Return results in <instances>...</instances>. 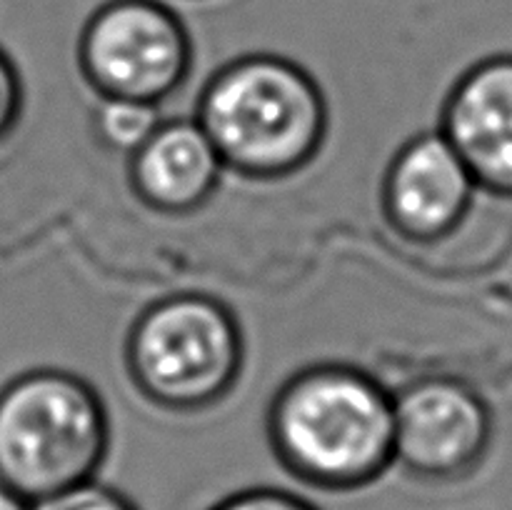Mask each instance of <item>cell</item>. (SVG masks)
Returning a JSON list of instances; mask_svg holds the SVG:
<instances>
[{
    "label": "cell",
    "mask_w": 512,
    "mask_h": 510,
    "mask_svg": "<svg viewBox=\"0 0 512 510\" xmlns=\"http://www.w3.org/2000/svg\"><path fill=\"white\" fill-rule=\"evenodd\" d=\"M265 435L300 485L358 493L395 468V395L358 365H305L270 398Z\"/></svg>",
    "instance_id": "cell-1"
},
{
    "label": "cell",
    "mask_w": 512,
    "mask_h": 510,
    "mask_svg": "<svg viewBox=\"0 0 512 510\" xmlns=\"http://www.w3.org/2000/svg\"><path fill=\"white\" fill-rule=\"evenodd\" d=\"M195 120L225 170L273 183L308 168L328 140V100L300 63L278 53L238 55L220 65L195 103Z\"/></svg>",
    "instance_id": "cell-2"
},
{
    "label": "cell",
    "mask_w": 512,
    "mask_h": 510,
    "mask_svg": "<svg viewBox=\"0 0 512 510\" xmlns=\"http://www.w3.org/2000/svg\"><path fill=\"white\" fill-rule=\"evenodd\" d=\"M110 415L83 375L33 370L0 393V483L28 503L98 478Z\"/></svg>",
    "instance_id": "cell-3"
},
{
    "label": "cell",
    "mask_w": 512,
    "mask_h": 510,
    "mask_svg": "<svg viewBox=\"0 0 512 510\" xmlns=\"http://www.w3.org/2000/svg\"><path fill=\"white\" fill-rule=\"evenodd\" d=\"M123 360L133 388L153 408L203 413L223 403L243 378L245 335L228 303L183 290L135 315Z\"/></svg>",
    "instance_id": "cell-4"
},
{
    "label": "cell",
    "mask_w": 512,
    "mask_h": 510,
    "mask_svg": "<svg viewBox=\"0 0 512 510\" xmlns=\"http://www.w3.org/2000/svg\"><path fill=\"white\" fill-rule=\"evenodd\" d=\"M193 38L163 0H105L78 35V68L98 98L163 105L193 73Z\"/></svg>",
    "instance_id": "cell-5"
},
{
    "label": "cell",
    "mask_w": 512,
    "mask_h": 510,
    "mask_svg": "<svg viewBox=\"0 0 512 510\" xmlns=\"http://www.w3.org/2000/svg\"><path fill=\"white\" fill-rule=\"evenodd\" d=\"M395 395V465L430 488L473 478L493 448L488 400L453 375H423Z\"/></svg>",
    "instance_id": "cell-6"
},
{
    "label": "cell",
    "mask_w": 512,
    "mask_h": 510,
    "mask_svg": "<svg viewBox=\"0 0 512 510\" xmlns=\"http://www.w3.org/2000/svg\"><path fill=\"white\" fill-rule=\"evenodd\" d=\"M478 190L453 143L440 130H425L393 155L383 175L380 205L400 238L438 243L465 223Z\"/></svg>",
    "instance_id": "cell-7"
},
{
    "label": "cell",
    "mask_w": 512,
    "mask_h": 510,
    "mask_svg": "<svg viewBox=\"0 0 512 510\" xmlns=\"http://www.w3.org/2000/svg\"><path fill=\"white\" fill-rule=\"evenodd\" d=\"M438 130L458 150L480 190L512 198V55L478 60L455 80Z\"/></svg>",
    "instance_id": "cell-8"
},
{
    "label": "cell",
    "mask_w": 512,
    "mask_h": 510,
    "mask_svg": "<svg viewBox=\"0 0 512 510\" xmlns=\"http://www.w3.org/2000/svg\"><path fill=\"white\" fill-rule=\"evenodd\" d=\"M223 173V158L195 118L163 120L128 155L130 190L145 208L163 215H188L203 208Z\"/></svg>",
    "instance_id": "cell-9"
},
{
    "label": "cell",
    "mask_w": 512,
    "mask_h": 510,
    "mask_svg": "<svg viewBox=\"0 0 512 510\" xmlns=\"http://www.w3.org/2000/svg\"><path fill=\"white\" fill-rule=\"evenodd\" d=\"M163 123L158 103L133 98H100L93 110V133L105 150L135 153Z\"/></svg>",
    "instance_id": "cell-10"
},
{
    "label": "cell",
    "mask_w": 512,
    "mask_h": 510,
    "mask_svg": "<svg viewBox=\"0 0 512 510\" xmlns=\"http://www.w3.org/2000/svg\"><path fill=\"white\" fill-rule=\"evenodd\" d=\"M30 510H140L138 503L123 490L93 478L68 490L48 495L30 505Z\"/></svg>",
    "instance_id": "cell-11"
},
{
    "label": "cell",
    "mask_w": 512,
    "mask_h": 510,
    "mask_svg": "<svg viewBox=\"0 0 512 510\" xmlns=\"http://www.w3.org/2000/svg\"><path fill=\"white\" fill-rule=\"evenodd\" d=\"M205 510H323L305 495L275 485H255V488L235 490L225 498L215 500Z\"/></svg>",
    "instance_id": "cell-12"
},
{
    "label": "cell",
    "mask_w": 512,
    "mask_h": 510,
    "mask_svg": "<svg viewBox=\"0 0 512 510\" xmlns=\"http://www.w3.org/2000/svg\"><path fill=\"white\" fill-rule=\"evenodd\" d=\"M20 103H23V90H20L18 73L10 65V60L0 53V138L18 120Z\"/></svg>",
    "instance_id": "cell-13"
},
{
    "label": "cell",
    "mask_w": 512,
    "mask_h": 510,
    "mask_svg": "<svg viewBox=\"0 0 512 510\" xmlns=\"http://www.w3.org/2000/svg\"><path fill=\"white\" fill-rule=\"evenodd\" d=\"M30 505L33 503H28V500L20 498L18 493H13V490L0 483V510H30Z\"/></svg>",
    "instance_id": "cell-14"
}]
</instances>
